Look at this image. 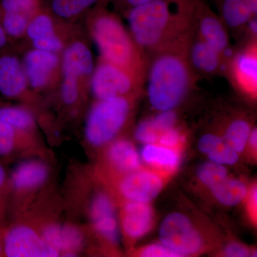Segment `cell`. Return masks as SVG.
<instances>
[{"label": "cell", "mask_w": 257, "mask_h": 257, "mask_svg": "<svg viewBox=\"0 0 257 257\" xmlns=\"http://www.w3.org/2000/svg\"><path fill=\"white\" fill-rule=\"evenodd\" d=\"M130 34L144 53L191 41L197 32L193 0H154L130 8Z\"/></svg>", "instance_id": "6da1fadb"}, {"label": "cell", "mask_w": 257, "mask_h": 257, "mask_svg": "<svg viewBox=\"0 0 257 257\" xmlns=\"http://www.w3.org/2000/svg\"><path fill=\"white\" fill-rule=\"evenodd\" d=\"M192 41L153 54L147 74V96L152 107L159 112L174 110L194 83L195 74L188 60Z\"/></svg>", "instance_id": "7a4b0ae2"}, {"label": "cell", "mask_w": 257, "mask_h": 257, "mask_svg": "<svg viewBox=\"0 0 257 257\" xmlns=\"http://www.w3.org/2000/svg\"><path fill=\"white\" fill-rule=\"evenodd\" d=\"M90 31L101 60L145 79L146 56L117 16L103 8L96 10L91 19Z\"/></svg>", "instance_id": "3957f363"}, {"label": "cell", "mask_w": 257, "mask_h": 257, "mask_svg": "<svg viewBox=\"0 0 257 257\" xmlns=\"http://www.w3.org/2000/svg\"><path fill=\"white\" fill-rule=\"evenodd\" d=\"M131 111L128 96L97 100L88 114L86 138L99 147L111 141L127 121Z\"/></svg>", "instance_id": "277c9868"}, {"label": "cell", "mask_w": 257, "mask_h": 257, "mask_svg": "<svg viewBox=\"0 0 257 257\" xmlns=\"http://www.w3.org/2000/svg\"><path fill=\"white\" fill-rule=\"evenodd\" d=\"M144 79L127 69L101 60L94 67L89 83L97 100H103L128 96L138 90Z\"/></svg>", "instance_id": "5b68a950"}, {"label": "cell", "mask_w": 257, "mask_h": 257, "mask_svg": "<svg viewBox=\"0 0 257 257\" xmlns=\"http://www.w3.org/2000/svg\"><path fill=\"white\" fill-rule=\"evenodd\" d=\"M159 236L161 243L182 257L197 254L204 246L202 234L188 216L180 212L166 216L161 223Z\"/></svg>", "instance_id": "8992f818"}, {"label": "cell", "mask_w": 257, "mask_h": 257, "mask_svg": "<svg viewBox=\"0 0 257 257\" xmlns=\"http://www.w3.org/2000/svg\"><path fill=\"white\" fill-rule=\"evenodd\" d=\"M4 251L9 257H56L60 253L26 226H15L7 233Z\"/></svg>", "instance_id": "52a82bcc"}, {"label": "cell", "mask_w": 257, "mask_h": 257, "mask_svg": "<svg viewBox=\"0 0 257 257\" xmlns=\"http://www.w3.org/2000/svg\"><path fill=\"white\" fill-rule=\"evenodd\" d=\"M195 8L198 36L215 49L226 61L229 38L222 20L208 5L207 0H193Z\"/></svg>", "instance_id": "ba28073f"}, {"label": "cell", "mask_w": 257, "mask_h": 257, "mask_svg": "<svg viewBox=\"0 0 257 257\" xmlns=\"http://www.w3.org/2000/svg\"><path fill=\"white\" fill-rule=\"evenodd\" d=\"M22 62L29 86L35 90L48 87L61 69L59 54L35 48L25 54Z\"/></svg>", "instance_id": "9c48e42d"}, {"label": "cell", "mask_w": 257, "mask_h": 257, "mask_svg": "<svg viewBox=\"0 0 257 257\" xmlns=\"http://www.w3.org/2000/svg\"><path fill=\"white\" fill-rule=\"evenodd\" d=\"M165 186L163 176L154 170L139 169L126 174L119 184V191L127 201L150 203Z\"/></svg>", "instance_id": "30bf717a"}, {"label": "cell", "mask_w": 257, "mask_h": 257, "mask_svg": "<svg viewBox=\"0 0 257 257\" xmlns=\"http://www.w3.org/2000/svg\"><path fill=\"white\" fill-rule=\"evenodd\" d=\"M61 57L62 78L90 82L94 69L92 51L82 41L71 42L64 47Z\"/></svg>", "instance_id": "8fae6325"}, {"label": "cell", "mask_w": 257, "mask_h": 257, "mask_svg": "<svg viewBox=\"0 0 257 257\" xmlns=\"http://www.w3.org/2000/svg\"><path fill=\"white\" fill-rule=\"evenodd\" d=\"M230 73L233 82L243 92L254 96L257 89L256 42L236 54L230 61Z\"/></svg>", "instance_id": "7c38bea8"}, {"label": "cell", "mask_w": 257, "mask_h": 257, "mask_svg": "<svg viewBox=\"0 0 257 257\" xmlns=\"http://www.w3.org/2000/svg\"><path fill=\"white\" fill-rule=\"evenodd\" d=\"M29 87L22 60L10 54L0 56V93L5 97L18 98Z\"/></svg>", "instance_id": "4fadbf2b"}, {"label": "cell", "mask_w": 257, "mask_h": 257, "mask_svg": "<svg viewBox=\"0 0 257 257\" xmlns=\"http://www.w3.org/2000/svg\"><path fill=\"white\" fill-rule=\"evenodd\" d=\"M155 221V214L150 203L127 201L123 208L122 225L125 235L130 239L143 238L150 232Z\"/></svg>", "instance_id": "5bb4252c"}, {"label": "cell", "mask_w": 257, "mask_h": 257, "mask_svg": "<svg viewBox=\"0 0 257 257\" xmlns=\"http://www.w3.org/2000/svg\"><path fill=\"white\" fill-rule=\"evenodd\" d=\"M90 214L96 231L109 242H117L119 226L110 198L104 193L95 196L91 204Z\"/></svg>", "instance_id": "9a60e30c"}, {"label": "cell", "mask_w": 257, "mask_h": 257, "mask_svg": "<svg viewBox=\"0 0 257 257\" xmlns=\"http://www.w3.org/2000/svg\"><path fill=\"white\" fill-rule=\"evenodd\" d=\"M188 60L192 70L204 76L214 75L226 67V60L209 44L198 36L197 32L188 50Z\"/></svg>", "instance_id": "2e32d148"}, {"label": "cell", "mask_w": 257, "mask_h": 257, "mask_svg": "<svg viewBox=\"0 0 257 257\" xmlns=\"http://www.w3.org/2000/svg\"><path fill=\"white\" fill-rule=\"evenodd\" d=\"M140 157L145 163L162 176L174 173L180 165V150L158 143L144 145Z\"/></svg>", "instance_id": "e0dca14e"}, {"label": "cell", "mask_w": 257, "mask_h": 257, "mask_svg": "<svg viewBox=\"0 0 257 257\" xmlns=\"http://www.w3.org/2000/svg\"><path fill=\"white\" fill-rule=\"evenodd\" d=\"M42 238L59 253L74 254L82 246L83 237L80 231L75 227L61 225H51L44 230Z\"/></svg>", "instance_id": "ac0fdd59"}, {"label": "cell", "mask_w": 257, "mask_h": 257, "mask_svg": "<svg viewBox=\"0 0 257 257\" xmlns=\"http://www.w3.org/2000/svg\"><path fill=\"white\" fill-rule=\"evenodd\" d=\"M198 147L211 162L226 166L235 165L239 161V154L225 142L223 137L215 134L203 135L199 139Z\"/></svg>", "instance_id": "d6986e66"}, {"label": "cell", "mask_w": 257, "mask_h": 257, "mask_svg": "<svg viewBox=\"0 0 257 257\" xmlns=\"http://www.w3.org/2000/svg\"><path fill=\"white\" fill-rule=\"evenodd\" d=\"M108 160L116 170L128 174L141 168V157L131 142L119 140L111 144L107 152Z\"/></svg>", "instance_id": "ffe728a7"}, {"label": "cell", "mask_w": 257, "mask_h": 257, "mask_svg": "<svg viewBox=\"0 0 257 257\" xmlns=\"http://www.w3.org/2000/svg\"><path fill=\"white\" fill-rule=\"evenodd\" d=\"M219 18L225 26L237 30L245 28L253 16L246 0H215Z\"/></svg>", "instance_id": "44dd1931"}, {"label": "cell", "mask_w": 257, "mask_h": 257, "mask_svg": "<svg viewBox=\"0 0 257 257\" xmlns=\"http://www.w3.org/2000/svg\"><path fill=\"white\" fill-rule=\"evenodd\" d=\"M47 169L43 163L28 161L17 167L12 177L13 187L18 190L35 188L41 185L47 177Z\"/></svg>", "instance_id": "7402d4cb"}, {"label": "cell", "mask_w": 257, "mask_h": 257, "mask_svg": "<svg viewBox=\"0 0 257 257\" xmlns=\"http://www.w3.org/2000/svg\"><path fill=\"white\" fill-rule=\"evenodd\" d=\"M209 190L217 202L228 207L237 205L247 197L248 189L240 179L228 177Z\"/></svg>", "instance_id": "603a6c76"}, {"label": "cell", "mask_w": 257, "mask_h": 257, "mask_svg": "<svg viewBox=\"0 0 257 257\" xmlns=\"http://www.w3.org/2000/svg\"><path fill=\"white\" fill-rule=\"evenodd\" d=\"M251 128V124L248 120L243 118H236L227 125L223 138L239 155L247 147Z\"/></svg>", "instance_id": "cb8c5ba5"}, {"label": "cell", "mask_w": 257, "mask_h": 257, "mask_svg": "<svg viewBox=\"0 0 257 257\" xmlns=\"http://www.w3.org/2000/svg\"><path fill=\"white\" fill-rule=\"evenodd\" d=\"M99 0H51V10L57 18L72 20L84 13Z\"/></svg>", "instance_id": "d4e9b609"}, {"label": "cell", "mask_w": 257, "mask_h": 257, "mask_svg": "<svg viewBox=\"0 0 257 257\" xmlns=\"http://www.w3.org/2000/svg\"><path fill=\"white\" fill-rule=\"evenodd\" d=\"M55 22L48 13L39 10L30 19L27 27L25 36L32 42L56 34Z\"/></svg>", "instance_id": "484cf974"}, {"label": "cell", "mask_w": 257, "mask_h": 257, "mask_svg": "<svg viewBox=\"0 0 257 257\" xmlns=\"http://www.w3.org/2000/svg\"><path fill=\"white\" fill-rule=\"evenodd\" d=\"M0 121L13 126L17 131L29 130L35 124V119L31 113L18 106L0 107Z\"/></svg>", "instance_id": "4316f807"}, {"label": "cell", "mask_w": 257, "mask_h": 257, "mask_svg": "<svg viewBox=\"0 0 257 257\" xmlns=\"http://www.w3.org/2000/svg\"><path fill=\"white\" fill-rule=\"evenodd\" d=\"M228 177L229 174L227 169L224 165L211 161L203 164L197 171V177L199 182L209 189Z\"/></svg>", "instance_id": "83f0119b"}, {"label": "cell", "mask_w": 257, "mask_h": 257, "mask_svg": "<svg viewBox=\"0 0 257 257\" xmlns=\"http://www.w3.org/2000/svg\"><path fill=\"white\" fill-rule=\"evenodd\" d=\"M30 18L13 13H0V23L8 37L18 39L25 35Z\"/></svg>", "instance_id": "f1b7e54d"}, {"label": "cell", "mask_w": 257, "mask_h": 257, "mask_svg": "<svg viewBox=\"0 0 257 257\" xmlns=\"http://www.w3.org/2000/svg\"><path fill=\"white\" fill-rule=\"evenodd\" d=\"M40 10V0H1L0 2V13H18L32 18Z\"/></svg>", "instance_id": "f546056e"}, {"label": "cell", "mask_w": 257, "mask_h": 257, "mask_svg": "<svg viewBox=\"0 0 257 257\" xmlns=\"http://www.w3.org/2000/svg\"><path fill=\"white\" fill-rule=\"evenodd\" d=\"M159 137H160V133L152 124L151 119L142 121L135 130V139L144 145L157 143Z\"/></svg>", "instance_id": "4dcf8cb0"}, {"label": "cell", "mask_w": 257, "mask_h": 257, "mask_svg": "<svg viewBox=\"0 0 257 257\" xmlns=\"http://www.w3.org/2000/svg\"><path fill=\"white\" fill-rule=\"evenodd\" d=\"M32 43L33 48L56 54L62 52L65 47L63 40L57 33L44 37V38L34 40Z\"/></svg>", "instance_id": "1f68e13d"}, {"label": "cell", "mask_w": 257, "mask_h": 257, "mask_svg": "<svg viewBox=\"0 0 257 257\" xmlns=\"http://www.w3.org/2000/svg\"><path fill=\"white\" fill-rule=\"evenodd\" d=\"M17 130L0 121V156L8 155L14 148Z\"/></svg>", "instance_id": "d6a6232c"}, {"label": "cell", "mask_w": 257, "mask_h": 257, "mask_svg": "<svg viewBox=\"0 0 257 257\" xmlns=\"http://www.w3.org/2000/svg\"><path fill=\"white\" fill-rule=\"evenodd\" d=\"M177 120V114L174 110L160 111L158 114L151 118L152 124L160 135L167 130L176 127Z\"/></svg>", "instance_id": "836d02e7"}, {"label": "cell", "mask_w": 257, "mask_h": 257, "mask_svg": "<svg viewBox=\"0 0 257 257\" xmlns=\"http://www.w3.org/2000/svg\"><path fill=\"white\" fill-rule=\"evenodd\" d=\"M81 84L73 79L62 78L61 84V95L64 102L73 104L78 99L80 92Z\"/></svg>", "instance_id": "e575fe53"}, {"label": "cell", "mask_w": 257, "mask_h": 257, "mask_svg": "<svg viewBox=\"0 0 257 257\" xmlns=\"http://www.w3.org/2000/svg\"><path fill=\"white\" fill-rule=\"evenodd\" d=\"M139 256L143 257H182L162 243H152L140 248Z\"/></svg>", "instance_id": "d590c367"}, {"label": "cell", "mask_w": 257, "mask_h": 257, "mask_svg": "<svg viewBox=\"0 0 257 257\" xmlns=\"http://www.w3.org/2000/svg\"><path fill=\"white\" fill-rule=\"evenodd\" d=\"M184 142L183 135L175 127L161 134L157 143L169 148L180 150Z\"/></svg>", "instance_id": "8d00e7d4"}, {"label": "cell", "mask_w": 257, "mask_h": 257, "mask_svg": "<svg viewBox=\"0 0 257 257\" xmlns=\"http://www.w3.org/2000/svg\"><path fill=\"white\" fill-rule=\"evenodd\" d=\"M224 256L229 257H246L250 256L249 248L239 243H230L224 249Z\"/></svg>", "instance_id": "74e56055"}, {"label": "cell", "mask_w": 257, "mask_h": 257, "mask_svg": "<svg viewBox=\"0 0 257 257\" xmlns=\"http://www.w3.org/2000/svg\"><path fill=\"white\" fill-rule=\"evenodd\" d=\"M256 187H253L251 189H248L247 194L248 212L251 214L252 219H254V215L256 214V199H257Z\"/></svg>", "instance_id": "f35d334b"}, {"label": "cell", "mask_w": 257, "mask_h": 257, "mask_svg": "<svg viewBox=\"0 0 257 257\" xmlns=\"http://www.w3.org/2000/svg\"><path fill=\"white\" fill-rule=\"evenodd\" d=\"M247 146L249 147L250 150H252L253 152H256L257 147V130L256 128H251L249 138H248Z\"/></svg>", "instance_id": "ab89813d"}, {"label": "cell", "mask_w": 257, "mask_h": 257, "mask_svg": "<svg viewBox=\"0 0 257 257\" xmlns=\"http://www.w3.org/2000/svg\"><path fill=\"white\" fill-rule=\"evenodd\" d=\"M8 39H9V37H8L3 25L0 23V50H3L8 45Z\"/></svg>", "instance_id": "60d3db41"}, {"label": "cell", "mask_w": 257, "mask_h": 257, "mask_svg": "<svg viewBox=\"0 0 257 257\" xmlns=\"http://www.w3.org/2000/svg\"><path fill=\"white\" fill-rule=\"evenodd\" d=\"M154 0H125L124 3L130 7V8L135 7L141 6V5L147 4Z\"/></svg>", "instance_id": "b9f144b4"}, {"label": "cell", "mask_w": 257, "mask_h": 257, "mask_svg": "<svg viewBox=\"0 0 257 257\" xmlns=\"http://www.w3.org/2000/svg\"><path fill=\"white\" fill-rule=\"evenodd\" d=\"M248 8L253 15L257 14V0H246Z\"/></svg>", "instance_id": "7bdbcfd3"}, {"label": "cell", "mask_w": 257, "mask_h": 257, "mask_svg": "<svg viewBox=\"0 0 257 257\" xmlns=\"http://www.w3.org/2000/svg\"><path fill=\"white\" fill-rule=\"evenodd\" d=\"M5 178H6V173H5V169L0 165V189L5 183Z\"/></svg>", "instance_id": "ee69618b"}, {"label": "cell", "mask_w": 257, "mask_h": 257, "mask_svg": "<svg viewBox=\"0 0 257 257\" xmlns=\"http://www.w3.org/2000/svg\"><path fill=\"white\" fill-rule=\"evenodd\" d=\"M2 250H3V248H2L1 241H0V255L2 253Z\"/></svg>", "instance_id": "f6af8a7d"}, {"label": "cell", "mask_w": 257, "mask_h": 257, "mask_svg": "<svg viewBox=\"0 0 257 257\" xmlns=\"http://www.w3.org/2000/svg\"><path fill=\"white\" fill-rule=\"evenodd\" d=\"M116 2H121V3H124L125 0H115Z\"/></svg>", "instance_id": "bcb514c9"}]
</instances>
